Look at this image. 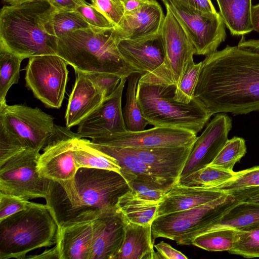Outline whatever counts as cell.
<instances>
[{
  "instance_id": "cell-30",
  "label": "cell",
  "mask_w": 259,
  "mask_h": 259,
  "mask_svg": "<svg viewBox=\"0 0 259 259\" xmlns=\"http://www.w3.org/2000/svg\"><path fill=\"white\" fill-rule=\"evenodd\" d=\"M141 75L133 73L127 77L125 104L122 114L127 130L131 132L145 130L149 123L142 116L137 99V85Z\"/></svg>"
},
{
  "instance_id": "cell-32",
  "label": "cell",
  "mask_w": 259,
  "mask_h": 259,
  "mask_svg": "<svg viewBox=\"0 0 259 259\" xmlns=\"http://www.w3.org/2000/svg\"><path fill=\"white\" fill-rule=\"evenodd\" d=\"M238 230L222 228L209 231L196 237L191 243L208 251H229L236 240Z\"/></svg>"
},
{
  "instance_id": "cell-43",
  "label": "cell",
  "mask_w": 259,
  "mask_h": 259,
  "mask_svg": "<svg viewBox=\"0 0 259 259\" xmlns=\"http://www.w3.org/2000/svg\"><path fill=\"white\" fill-rule=\"evenodd\" d=\"M85 73L97 87L102 92L105 98L111 96L115 92L122 78L118 75L112 73Z\"/></svg>"
},
{
  "instance_id": "cell-24",
  "label": "cell",
  "mask_w": 259,
  "mask_h": 259,
  "mask_svg": "<svg viewBox=\"0 0 259 259\" xmlns=\"http://www.w3.org/2000/svg\"><path fill=\"white\" fill-rule=\"evenodd\" d=\"M226 193L215 188L188 187L176 183L158 203L155 218L205 204Z\"/></svg>"
},
{
  "instance_id": "cell-6",
  "label": "cell",
  "mask_w": 259,
  "mask_h": 259,
  "mask_svg": "<svg viewBox=\"0 0 259 259\" xmlns=\"http://www.w3.org/2000/svg\"><path fill=\"white\" fill-rule=\"evenodd\" d=\"M176 88L139 80L137 99L142 116L155 127L182 128L197 135L212 115L196 97L188 103L176 101Z\"/></svg>"
},
{
  "instance_id": "cell-15",
  "label": "cell",
  "mask_w": 259,
  "mask_h": 259,
  "mask_svg": "<svg viewBox=\"0 0 259 259\" xmlns=\"http://www.w3.org/2000/svg\"><path fill=\"white\" fill-rule=\"evenodd\" d=\"M232 127V119L226 113L216 114L197 137L180 178L209 165L228 140Z\"/></svg>"
},
{
  "instance_id": "cell-20",
  "label": "cell",
  "mask_w": 259,
  "mask_h": 259,
  "mask_svg": "<svg viewBox=\"0 0 259 259\" xmlns=\"http://www.w3.org/2000/svg\"><path fill=\"white\" fill-rule=\"evenodd\" d=\"M117 47L125 61L141 76L155 71L165 59L160 34L142 40L119 39Z\"/></svg>"
},
{
  "instance_id": "cell-34",
  "label": "cell",
  "mask_w": 259,
  "mask_h": 259,
  "mask_svg": "<svg viewBox=\"0 0 259 259\" xmlns=\"http://www.w3.org/2000/svg\"><path fill=\"white\" fill-rule=\"evenodd\" d=\"M246 153L244 139L234 137L228 139L213 161L209 164L230 171Z\"/></svg>"
},
{
  "instance_id": "cell-53",
  "label": "cell",
  "mask_w": 259,
  "mask_h": 259,
  "mask_svg": "<svg viewBox=\"0 0 259 259\" xmlns=\"http://www.w3.org/2000/svg\"><path fill=\"white\" fill-rule=\"evenodd\" d=\"M163 3L165 1V0H161Z\"/></svg>"
},
{
  "instance_id": "cell-8",
  "label": "cell",
  "mask_w": 259,
  "mask_h": 259,
  "mask_svg": "<svg viewBox=\"0 0 259 259\" xmlns=\"http://www.w3.org/2000/svg\"><path fill=\"white\" fill-rule=\"evenodd\" d=\"M54 118L38 107L24 104L0 103V131L16 141L25 150L42 149L53 134Z\"/></svg>"
},
{
  "instance_id": "cell-21",
  "label": "cell",
  "mask_w": 259,
  "mask_h": 259,
  "mask_svg": "<svg viewBox=\"0 0 259 259\" xmlns=\"http://www.w3.org/2000/svg\"><path fill=\"white\" fill-rule=\"evenodd\" d=\"M193 146L123 148L137 156L161 176L177 182Z\"/></svg>"
},
{
  "instance_id": "cell-50",
  "label": "cell",
  "mask_w": 259,
  "mask_h": 259,
  "mask_svg": "<svg viewBox=\"0 0 259 259\" xmlns=\"http://www.w3.org/2000/svg\"><path fill=\"white\" fill-rule=\"evenodd\" d=\"M5 2L10 5H17L23 3L32 2L35 0H4Z\"/></svg>"
},
{
  "instance_id": "cell-14",
  "label": "cell",
  "mask_w": 259,
  "mask_h": 259,
  "mask_svg": "<svg viewBox=\"0 0 259 259\" xmlns=\"http://www.w3.org/2000/svg\"><path fill=\"white\" fill-rule=\"evenodd\" d=\"M197 135L182 128L155 127L141 131H127L92 139L91 143L108 146L151 148L161 147L190 146Z\"/></svg>"
},
{
  "instance_id": "cell-7",
  "label": "cell",
  "mask_w": 259,
  "mask_h": 259,
  "mask_svg": "<svg viewBox=\"0 0 259 259\" xmlns=\"http://www.w3.org/2000/svg\"><path fill=\"white\" fill-rule=\"evenodd\" d=\"M258 192L250 188L226 193L205 204L156 218L151 225L152 238L159 237L174 240L219 218L238 202L247 201Z\"/></svg>"
},
{
  "instance_id": "cell-23",
  "label": "cell",
  "mask_w": 259,
  "mask_h": 259,
  "mask_svg": "<svg viewBox=\"0 0 259 259\" xmlns=\"http://www.w3.org/2000/svg\"><path fill=\"white\" fill-rule=\"evenodd\" d=\"M90 144L103 152L116 159L121 169L120 174L126 181L136 179L168 191L177 182L161 176L137 156L123 148Z\"/></svg>"
},
{
  "instance_id": "cell-2",
  "label": "cell",
  "mask_w": 259,
  "mask_h": 259,
  "mask_svg": "<svg viewBox=\"0 0 259 259\" xmlns=\"http://www.w3.org/2000/svg\"><path fill=\"white\" fill-rule=\"evenodd\" d=\"M130 190L126 181L116 171L81 167L71 180H51L45 200L60 226L92 221L116 208L119 198Z\"/></svg>"
},
{
  "instance_id": "cell-36",
  "label": "cell",
  "mask_w": 259,
  "mask_h": 259,
  "mask_svg": "<svg viewBox=\"0 0 259 259\" xmlns=\"http://www.w3.org/2000/svg\"><path fill=\"white\" fill-rule=\"evenodd\" d=\"M201 65L202 62L196 64L193 59L189 61L176 85L174 97L176 101L188 103L193 99Z\"/></svg>"
},
{
  "instance_id": "cell-19",
  "label": "cell",
  "mask_w": 259,
  "mask_h": 259,
  "mask_svg": "<svg viewBox=\"0 0 259 259\" xmlns=\"http://www.w3.org/2000/svg\"><path fill=\"white\" fill-rule=\"evenodd\" d=\"M164 17L157 2L149 3L135 11L124 13L114 29L119 39H145L159 34Z\"/></svg>"
},
{
  "instance_id": "cell-37",
  "label": "cell",
  "mask_w": 259,
  "mask_h": 259,
  "mask_svg": "<svg viewBox=\"0 0 259 259\" xmlns=\"http://www.w3.org/2000/svg\"><path fill=\"white\" fill-rule=\"evenodd\" d=\"M228 252L246 258L259 257V227L238 231L235 244Z\"/></svg>"
},
{
  "instance_id": "cell-26",
  "label": "cell",
  "mask_w": 259,
  "mask_h": 259,
  "mask_svg": "<svg viewBox=\"0 0 259 259\" xmlns=\"http://www.w3.org/2000/svg\"><path fill=\"white\" fill-rule=\"evenodd\" d=\"M151 225L127 222L122 245L116 259H155Z\"/></svg>"
},
{
  "instance_id": "cell-29",
  "label": "cell",
  "mask_w": 259,
  "mask_h": 259,
  "mask_svg": "<svg viewBox=\"0 0 259 259\" xmlns=\"http://www.w3.org/2000/svg\"><path fill=\"white\" fill-rule=\"evenodd\" d=\"M158 203L140 198L131 190L119 198L117 207L127 222L147 225L155 219Z\"/></svg>"
},
{
  "instance_id": "cell-35",
  "label": "cell",
  "mask_w": 259,
  "mask_h": 259,
  "mask_svg": "<svg viewBox=\"0 0 259 259\" xmlns=\"http://www.w3.org/2000/svg\"><path fill=\"white\" fill-rule=\"evenodd\" d=\"M51 26L53 34L57 37L91 27L76 11H56L51 21Z\"/></svg>"
},
{
  "instance_id": "cell-49",
  "label": "cell",
  "mask_w": 259,
  "mask_h": 259,
  "mask_svg": "<svg viewBox=\"0 0 259 259\" xmlns=\"http://www.w3.org/2000/svg\"><path fill=\"white\" fill-rule=\"evenodd\" d=\"M241 45L243 48L259 52V39H244L241 41Z\"/></svg>"
},
{
  "instance_id": "cell-40",
  "label": "cell",
  "mask_w": 259,
  "mask_h": 259,
  "mask_svg": "<svg viewBox=\"0 0 259 259\" xmlns=\"http://www.w3.org/2000/svg\"><path fill=\"white\" fill-rule=\"evenodd\" d=\"M92 4L100 11L116 28L121 22L124 9L121 0H91Z\"/></svg>"
},
{
  "instance_id": "cell-42",
  "label": "cell",
  "mask_w": 259,
  "mask_h": 259,
  "mask_svg": "<svg viewBox=\"0 0 259 259\" xmlns=\"http://www.w3.org/2000/svg\"><path fill=\"white\" fill-rule=\"evenodd\" d=\"M76 11L92 27L101 29L114 28L113 24L92 4L80 6Z\"/></svg>"
},
{
  "instance_id": "cell-25",
  "label": "cell",
  "mask_w": 259,
  "mask_h": 259,
  "mask_svg": "<svg viewBox=\"0 0 259 259\" xmlns=\"http://www.w3.org/2000/svg\"><path fill=\"white\" fill-rule=\"evenodd\" d=\"M93 245L92 221L59 226L56 248L59 259H91Z\"/></svg>"
},
{
  "instance_id": "cell-27",
  "label": "cell",
  "mask_w": 259,
  "mask_h": 259,
  "mask_svg": "<svg viewBox=\"0 0 259 259\" xmlns=\"http://www.w3.org/2000/svg\"><path fill=\"white\" fill-rule=\"evenodd\" d=\"M220 14L232 36H243L253 30L251 0H216Z\"/></svg>"
},
{
  "instance_id": "cell-52",
  "label": "cell",
  "mask_w": 259,
  "mask_h": 259,
  "mask_svg": "<svg viewBox=\"0 0 259 259\" xmlns=\"http://www.w3.org/2000/svg\"><path fill=\"white\" fill-rule=\"evenodd\" d=\"M150 3H155V2H156V0H146Z\"/></svg>"
},
{
  "instance_id": "cell-13",
  "label": "cell",
  "mask_w": 259,
  "mask_h": 259,
  "mask_svg": "<svg viewBox=\"0 0 259 259\" xmlns=\"http://www.w3.org/2000/svg\"><path fill=\"white\" fill-rule=\"evenodd\" d=\"M77 138L78 135L70 128L55 125L38 159L37 169L40 177L57 182L74 178L78 169L74 156Z\"/></svg>"
},
{
  "instance_id": "cell-22",
  "label": "cell",
  "mask_w": 259,
  "mask_h": 259,
  "mask_svg": "<svg viewBox=\"0 0 259 259\" xmlns=\"http://www.w3.org/2000/svg\"><path fill=\"white\" fill-rule=\"evenodd\" d=\"M76 75L74 87L69 98L65 119L70 128L79 123L104 101L102 92L82 71L75 70Z\"/></svg>"
},
{
  "instance_id": "cell-9",
  "label": "cell",
  "mask_w": 259,
  "mask_h": 259,
  "mask_svg": "<svg viewBox=\"0 0 259 259\" xmlns=\"http://www.w3.org/2000/svg\"><path fill=\"white\" fill-rule=\"evenodd\" d=\"M166 15L159 34L165 50L162 64L155 71L142 75L139 81L165 85L178 84L195 50L183 28L165 5Z\"/></svg>"
},
{
  "instance_id": "cell-10",
  "label": "cell",
  "mask_w": 259,
  "mask_h": 259,
  "mask_svg": "<svg viewBox=\"0 0 259 259\" xmlns=\"http://www.w3.org/2000/svg\"><path fill=\"white\" fill-rule=\"evenodd\" d=\"M39 151L24 150L0 165V193L26 200L46 199L51 180L40 177L37 164Z\"/></svg>"
},
{
  "instance_id": "cell-45",
  "label": "cell",
  "mask_w": 259,
  "mask_h": 259,
  "mask_svg": "<svg viewBox=\"0 0 259 259\" xmlns=\"http://www.w3.org/2000/svg\"><path fill=\"white\" fill-rule=\"evenodd\" d=\"M182 6L203 13H216L211 0H172Z\"/></svg>"
},
{
  "instance_id": "cell-28",
  "label": "cell",
  "mask_w": 259,
  "mask_h": 259,
  "mask_svg": "<svg viewBox=\"0 0 259 259\" xmlns=\"http://www.w3.org/2000/svg\"><path fill=\"white\" fill-rule=\"evenodd\" d=\"M74 156L77 169L81 167L103 169L120 174L121 168L117 160L92 146L90 140L77 138L74 145Z\"/></svg>"
},
{
  "instance_id": "cell-16",
  "label": "cell",
  "mask_w": 259,
  "mask_h": 259,
  "mask_svg": "<svg viewBox=\"0 0 259 259\" xmlns=\"http://www.w3.org/2000/svg\"><path fill=\"white\" fill-rule=\"evenodd\" d=\"M127 77H122L115 91L78 125L80 138L91 139L127 131L122 114V95Z\"/></svg>"
},
{
  "instance_id": "cell-33",
  "label": "cell",
  "mask_w": 259,
  "mask_h": 259,
  "mask_svg": "<svg viewBox=\"0 0 259 259\" xmlns=\"http://www.w3.org/2000/svg\"><path fill=\"white\" fill-rule=\"evenodd\" d=\"M24 59L0 47V103L6 101L10 88L18 83L21 64Z\"/></svg>"
},
{
  "instance_id": "cell-39",
  "label": "cell",
  "mask_w": 259,
  "mask_h": 259,
  "mask_svg": "<svg viewBox=\"0 0 259 259\" xmlns=\"http://www.w3.org/2000/svg\"><path fill=\"white\" fill-rule=\"evenodd\" d=\"M35 203L16 196L0 193V221L27 209Z\"/></svg>"
},
{
  "instance_id": "cell-48",
  "label": "cell",
  "mask_w": 259,
  "mask_h": 259,
  "mask_svg": "<svg viewBox=\"0 0 259 259\" xmlns=\"http://www.w3.org/2000/svg\"><path fill=\"white\" fill-rule=\"evenodd\" d=\"M251 21L253 30L259 32V4L252 6Z\"/></svg>"
},
{
  "instance_id": "cell-51",
  "label": "cell",
  "mask_w": 259,
  "mask_h": 259,
  "mask_svg": "<svg viewBox=\"0 0 259 259\" xmlns=\"http://www.w3.org/2000/svg\"><path fill=\"white\" fill-rule=\"evenodd\" d=\"M247 201L258 202H259V193L255 195L250 197Z\"/></svg>"
},
{
  "instance_id": "cell-5",
  "label": "cell",
  "mask_w": 259,
  "mask_h": 259,
  "mask_svg": "<svg viewBox=\"0 0 259 259\" xmlns=\"http://www.w3.org/2000/svg\"><path fill=\"white\" fill-rule=\"evenodd\" d=\"M59 235L51 208L35 203L0 221V259L26 258L30 251L56 244Z\"/></svg>"
},
{
  "instance_id": "cell-17",
  "label": "cell",
  "mask_w": 259,
  "mask_h": 259,
  "mask_svg": "<svg viewBox=\"0 0 259 259\" xmlns=\"http://www.w3.org/2000/svg\"><path fill=\"white\" fill-rule=\"evenodd\" d=\"M127 222L117 207L92 220L91 259H116L123 242Z\"/></svg>"
},
{
  "instance_id": "cell-46",
  "label": "cell",
  "mask_w": 259,
  "mask_h": 259,
  "mask_svg": "<svg viewBox=\"0 0 259 259\" xmlns=\"http://www.w3.org/2000/svg\"><path fill=\"white\" fill-rule=\"evenodd\" d=\"M57 11H73L87 4L85 0H47Z\"/></svg>"
},
{
  "instance_id": "cell-12",
  "label": "cell",
  "mask_w": 259,
  "mask_h": 259,
  "mask_svg": "<svg viewBox=\"0 0 259 259\" xmlns=\"http://www.w3.org/2000/svg\"><path fill=\"white\" fill-rule=\"evenodd\" d=\"M170 9L195 50V55L207 56L217 51L227 37L220 13H203L172 0L164 2Z\"/></svg>"
},
{
  "instance_id": "cell-1",
  "label": "cell",
  "mask_w": 259,
  "mask_h": 259,
  "mask_svg": "<svg viewBox=\"0 0 259 259\" xmlns=\"http://www.w3.org/2000/svg\"><path fill=\"white\" fill-rule=\"evenodd\" d=\"M201 62L194 97L212 115L259 110V52L227 45Z\"/></svg>"
},
{
  "instance_id": "cell-47",
  "label": "cell",
  "mask_w": 259,
  "mask_h": 259,
  "mask_svg": "<svg viewBox=\"0 0 259 259\" xmlns=\"http://www.w3.org/2000/svg\"><path fill=\"white\" fill-rule=\"evenodd\" d=\"M124 12H129L137 10L150 3L146 0H121Z\"/></svg>"
},
{
  "instance_id": "cell-38",
  "label": "cell",
  "mask_w": 259,
  "mask_h": 259,
  "mask_svg": "<svg viewBox=\"0 0 259 259\" xmlns=\"http://www.w3.org/2000/svg\"><path fill=\"white\" fill-rule=\"evenodd\" d=\"M257 187H259V165L235 172L232 179L213 188L229 193Z\"/></svg>"
},
{
  "instance_id": "cell-41",
  "label": "cell",
  "mask_w": 259,
  "mask_h": 259,
  "mask_svg": "<svg viewBox=\"0 0 259 259\" xmlns=\"http://www.w3.org/2000/svg\"><path fill=\"white\" fill-rule=\"evenodd\" d=\"M127 183L138 197L150 201L159 202L167 192L154 185L136 179L130 180Z\"/></svg>"
},
{
  "instance_id": "cell-11",
  "label": "cell",
  "mask_w": 259,
  "mask_h": 259,
  "mask_svg": "<svg viewBox=\"0 0 259 259\" xmlns=\"http://www.w3.org/2000/svg\"><path fill=\"white\" fill-rule=\"evenodd\" d=\"M68 64L58 55H44L29 58L25 68L26 85L47 107L60 108L68 80Z\"/></svg>"
},
{
  "instance_id": "cell-31",
  "label": "cell",
  "mask_w": 259,
  "mask_h": 259,
  "mask_svg": "<svg viewBox=\"0 0 259 259\" xmlns=\"http://www.w3.org/2000/svg\"><path fill=\"white\" fill-rule=\"evenodd\" d=\"M234 175V171L208 165L180 178L177 183L188 187L213 188L232 179Z\"/></svg>"
},
{
  "instance_id": "cell-44",
  "label": "cell",
  "mask_w": 259,
  "mask_h": 259,
  "mask_svg": "<svg viewBox=\"0 0 259 259\" xmlns=\"http://www.w3.org/2000/svg\"><path fill=\"white\" fill-rule=\"evenodd\" d=\"M157 252L155 259H187L188 257L181 252L174 248L169 244L161 241L154 245Z\"/></svg>"
},
{
  "instance_id": "cell-4",
  "label": "cell",
  "mask_w": 259,
  "mask_h": 259,
  "mask_svg": "<svg viewBox=\"0 0 259 259\" xmlns=\"http://www.w3.org/2000/svg\"><path fill=\"white\" fill-rule=\"evenodd\" d=\"M57 54L75 70L127 77L137 71L122 57L114 28L90 27L57 37Z\"/></svg>"
},
{
  "instance_id": "cell-3",
  "label": "cell",
  "mask_w": 259,
  "mask_h": 259,
  "mask_svg": "<svg viewBox=\"0 0 259 259\" xmlns=\"http://www.w3.org/2000/svg\"><path fill=\"white\" fill-rule=\"evenodd\" d=\"M56 10L47 0L4 6L0 12V47L24 59L57 55L51 21Z\"/></svg>"
},
{
  "instance_id": "cell-18",
  "label": "cell",
  "mask_w": 259,
  "mask_h": 259,
  "mask_svg": "<svg viewBox=\"0 0 259 259\" xmlns=\"http://www.w3.org/2000/svg\"><path fill=\"white\" fill-rule=\"evenodd\" d=\"M259 227V202L242 201L227 210L219 218L195 230L175 239L177 244L191 245L197 236L222 228H231L238 231L248 230Z\"/></svg>"
}]
</instances>
